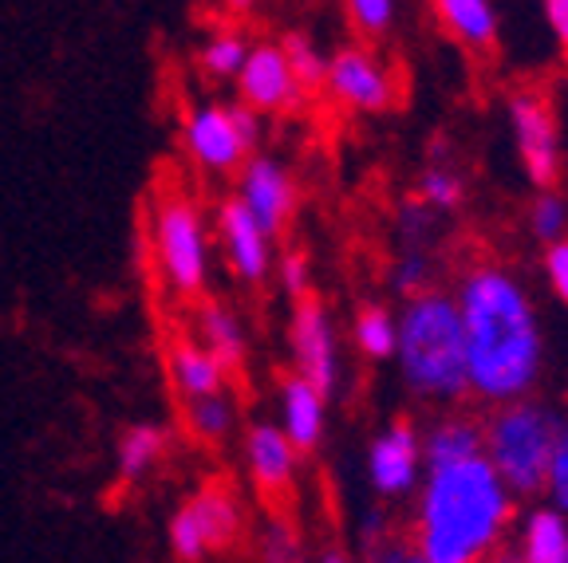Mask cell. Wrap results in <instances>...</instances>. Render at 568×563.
<instances>
[{
    "label": "cell",
    "mask_w": 568,
    "mask_h": 563,
    "mask_svg": "<svg viewBox=\"0 0 568 563\" xmlns=\"http://www.w3.org/2000/svg\"><path fill=\"white\" fill-rule=\"evenodd\" d=\"M454 299L466 327L470 395L489 406L529 398L545 375V327L517 273L494 260L474 265Z\"/></svg>",
    "instance_id": "6da1fadb"
},
{
    "label": "cell",
    "mask_w": 568,
    "mask_h": 563,
    "mask_svg": "<svg viewBox=\"0 0 568 563\" xmlns=\"http://www.w3.org/2000/svg\"><path fill=\"white\" fill-rule=\"evenodd\" d=\"M517 497L486 458L426 469L415 489L410 544L426 563H481L506 544Z\"/></svg>",
    "instance_id": "7a4b0ae2"
},
{
    "label": "cell",
    "mask_w": 568,
    "mask_h": 563,
    "mask_svg": "<svg viewBox=\"0 0 568 563\" xmlns=\"http://www.w3.org/2000/svg\"><path fill=\"white\" fill-rule=\"evenodd\" d=\"M399 379L423 402L454 406L470 395L466 375V327H462L458 299L450 291H423L410 296L399 311Z\"/></svg>",
    "instance_id": "3957f363"
},
{
    "label": "cell",
    "mask_w": 568,
    "mask_h": 563,
    "mask_svg": "<svg viewBox=\"0 0 568 563\" xmlns=\"http://www.w3.org/2000/svg\"><path fill=\"white\" fill-rule=\"evenodd\" d=\"M560 418L541 398H517V402L494 406L486 418V449L481 458L506 481L517 501H537L545 493L552 446H557Z\"/></svg>",
    "instance_id": "277c9868"
},
{
    "label": "cell",
    "mask_w": 568,
    "mask_h": 563,
    "mask_svg": "<svg viewBox=\"0 0 568 563\" xmlns=\"http://www.w3.org/2000/svg\"><path fill=\"white\" fill-rule=\"evenodd\" d=\"M210 225L194 197L162 194L151 213V256L162 288L178 299H197L210 284Z\"/></svg>",
    "instance_id": "5b68a950"
},
{
    "label": "cell",
    "mask_w": 568,
    "mask_h": 563,
    "mask_svg": "<svg viewBox=\"0 0 568 563\" xmlns=\"http://www.w3.org/2000/svg\"><path fill=\"white\" fill-rule=\"evenodd\" d=\"M261 142V115L245 103H197L182 115V150L197 170L237 174Z\"/></svg>",
    "instance_id": "8992f818"
},
{
    "label": "cell",
    "mask_w": 568,
    "mask_h": 563,
    "mask_svg": "<svg viewBox=\"0 0 568 563\" xmlns=\"http://www.w3.org/2000/svg\"><path fill=\"white\" fill-rule=\"evenodd\" d=\"M245 536V509L225 484H205L170 516V552L182 563H205L217 552H233Z\"/></svg>",
    "instance_id": "52a82bcc"
},
{
    "label": "cell",
    "mask_w": 568,
    "mask_h": 563,
    "mask_svg": "<svg viewBox=\"0 0 568 563\" xmlns=\"http://www.w3.org/2000/svg\"><path fill=\"white\" fill-rule=\"evenodd\" d=\"M509 131H514L517 162L537 190H557L565 177V134L560 115L545 91H514L506 103Z\"/></svg>",
    "instance_id": "ba28073f"
},
{
    "label": "cell",
    "mask_w": 568,
    "mask_h": 563,
    "mask_svg": "<svg viewBox=\"0 0 568 563\" xmlns=\"http://www.w3.org/2000/svg\"><path fill=\"white\" fill-rule=\"evenodd\" d=\"M324 91H328L339 106L355 111V115H383V111H390L395 99H399L390 68L372 48H359V44H347L328 55Z\"/></svg>",
    "instance_id": "9c48e42d"
},
{
    "label": "cell",
    "mask_w": 568,
    "mask_h": 563,
    "mask_svg": "<svg viewBox=\"0 0 568 563\" xmlns=\"http://www.w3.org/2000/svg\"><path fill=\"white\" fill-rule=\"evenodd\" d=\"M288 347H293V375L328 395L339 387V339L332 311L320 304L316 296H304L293 304V319H288Z\"/></svg>",
    "instance_id": "30bf717a"
},
{
    "label": "cell",
    "mask_w": 568,
    "mask_h": 563,
    "mask_svg": "<svg viewBox=\"0 0 568 563\" xmlns=\"http://www.w3.org/2000/svg\"><path fill=\"white\" fill-rule=\"evenodd\" d=\"M423 433L410 418L387 422L367 446V484L383 501H403L423 484Z\"/></svg>",
    "instance_id": "8fae6325"
},
{
    "label": "cell",
    "mask_w": 568,
    "mask_h": 563,
    "mask_svg": "<svg viewBox=\"0 0 568 563\" xmlns=\"http://www.w3.org/2000/svg\"><path fill=\"white\" fill-rule=\"evenodd\" d=\"M233 83H237V103H245L257 115H296L308 99V91L301 88V80L284 60L281 44L248 48L245 68Z\"/></svg>",
    "instance_id": "7c38bea8"
},
{
    "label": "cell",
    "mask_w": 568,
    "mask_h": 563,
    "mask_svg": "<svg viewBox=\"0 0 568 563\" xmlns=\"http://www.w3.org/2000/svg\"><path fill=\"white\" fill-rule=\"evenodd\" d=\"M273 233L261 229V221L237 202V197H225L222 209H217V245H222L225 268L237 276L241 284L257 288L268 280L276 265V245Z\"/></svg>",
    "instance_id": "4fadbf2b"
},
{
    "label": "cell",
    "mask_w": 568,
    "mask_h": 563,
    "mask_svg": "<svg viewBox=\"0 0 568 563\" xmlns=\"http://www.w3.org/2000/svg\"><path fill=\"white\" fill-rule=\"evenodd\" d=\"M233 197H237V202L261 221V229L273 233V237L293 225L296 202H301L293 174L276 158H265V154H253V158L237 170V194Z\"/></svg>",
    "instance_id": "5bb4252c"
},
{
    "label": "cell",
    "mask_w": 568,
    "mask_h": 563,
    "mask_svg": "<svg viewBox=\"0 0 568 563\" xmlns=\"http://www.w3.org/2000/svg\"><path fill=\"white\" fill-rule=\"evenodd\" d=\"M245 469L248 481L257 484V493L276 501V497L293 493L301 453L276 422H253L245 430Z\"/></svg>",
    "instance_id": "9a60e30c"
},
{
    "label": "cell",
    "mask_w": 568,
    "mask_h": 563,
    "mask_svg": "<svg viewBox=\"0 0 568 563\" xmlns=\"http://www.w3.org/2000/svg\"><path fill=\"white\" fill-rule=\"evenodd\" d=\"M276 426L293 441L301 458L316 453L324 433H328V395H320L301 375H288L276 387Z\"/></svg>",
    "instance_id": "2e32d148"
},
{
    "label": "cell",
    "mask_w": 568,
    "mask_h": 563,
    "mask_svg": "<svg viewBox=\"0 0 568 563\" xmlns=\"http://www.w3.org/2000/svg\"><path fill=\"white\" fill-rule=\"evenodd\" d=\"M166 375H170V387H174V395L182 398V402L217 395V390H225V382H230V370L213 359L194 335H190V339H174V347H170V355H166Z\"/></svg>",
    "instance_id": "e0dca14e"
},
{
    "label": "cell",
    "mask_w": 568,
    "mask_h": 563,
    "mask_svg": "<svg viewBox=\"0 0 568 563\" xmlns=\"http://www.w3.org/2000/svg\"><path fill=\"white\" fill-rule=\"evenodd\" d=\"M194 339L222 362L230 375H237L248 359V339H245V324L237 319V311L222 299H205L197 304L194 316Z\"/></svg>",
    "instance_id": "ac0fdd59"
},
{
    "label": "cell",
    "mask_w": 568,
    "mask_h": 563,
    "mask_svg": "<svg viewBox=\"0 0 568 563\" xmlns=\"http://www.w3.org/2000/svg\"><path fill=\"white\" fill-rule=\"evenodd\" d=\"M486 449V426L478 418L450 410V414L438 418L430 430L423 433V461L426 469H443V465H458V461L481 458Z\"/></svg>",
    "instance_id": "d6986e66"
},
{
    "label": "cell",
    "mask_w": 568,
    "mask_h": 563,
    "mask_svg": "<svg viewBox=\"0 0 568 563\" xmlns=\"http://www.w3.org/2000/svg\"><path fill=\"white\" fill-rule=\"evenodd\" d=\"M438 24L454 35L466 52H494L501 35V17L494 0H430Z\"/></svg>",
    "instance_id": "ffe728a7"
},
{
    "label": "cell",
    "mask_w": 568,
    "mask_h": 563,
    "mask_svg": "<svg viewBox=\"0 0 568 563\" xmlns=\"http://www.w3.org/2000/svg\"><path fill=\"white\" fill-rule=\"evenodd\" d=\"M517 552L525 563H568V516L552 504H532L517 529Z\"/></svg>",
    "instance_id": "44dd1931"
},
{
    "label": "cell",
    "mask_w": 568,
    "mask_h": 563,
    "mask_svg": "<svg viewBox=\"0 0 568 563\" xmlns=\"http://www.w3.org/2000/svg\"><path fill=\"white\" fill-rule=\"evenodd\" d=\"M170 449V430L154 422L126 426L123 438L115 446V469L126 484H139L142 477H151L159 469V461L166 458Z\"/></svg>",
    "instance_id": "7402d4cb"
},
{
    "label": "cell",
    "mask_w": 568,
    "mask_h": 563,
    "mask_svg": "<svg viewBox=\"0 0 568 563\" xmlns=\"http://www.w3.org/2000/svg\"><path fill=\"white\" fill-rule=\"evenodd\" d=\"M352 344L367 362L395 359V347H399V316H395L387 304H364L352 319Z\"/></svg>",
    "instance_id": "603a6c76"
},
{
    "label": "cell",
    "mask_w": 568,
    "mask_h": 563,
    "mask_svg": "<svg viewBox=\"0 0 568 563\" xmlns=\"http://www.w3.org/2000/svg\"><path fill=\"white\" fill-rule=\"evenodd\" d=\"M182 410H186V430L202 446H222L237 430V398L230 395V387L217 395L190 398V402H182Z\"/></svg>",
    "instance_id": "cb8c5ba5"
},
{
    "label": "cell",
    "mask_w": 568,
    "mask_h": 563,
    "mask_svg": "<svg viewBox=\"0 0 568 563\" xmlns=\"http://www.w3.org/2000/svg\"><path fill=\"white\" fill-rule=\"evenodd\" d=\"M248 40L237 28H213L197 48V68L210 83H233L248 60Z\"/></svg>",
    "instance_id": "d4e9b609"
},
{
    "label": "cell",
    "mask_w": 568,
    "mask_h": 563,
    "mask_svg": "<svg viewBox=\"0 0 568 563\" xmlns=\"http://www.w3.org/2000/svg\"><path fill=\"white\" fill-rule=\"evenodd\" d=\"M359 544H364L359 563H426L415 552L410 536L390 529V520L379 509L364 512V520H359Z\"/></svg>",
    "instance_id": "484cf974"
},
{
    "label": "cell",
    "mask_w": 568,
    "mask_h": 563,
    "mask_svg": "<svg viewBox=\"0 0 568 563\" xmlns=\"http://www.w3.org/2000/svg\"><path fill=\"white\" fill-rule=\"evenodd\" d=\"M418 202L430 213H458L462 202H466V182L462 174L450 166L446 154H430V166L418 174Z\"/></svg>",
    "instance_id": "4316f807"
},
{
    "label": "cell",
    "mask_w": 568,
    "mask_h": 563,
    "mask_svg": "<svg viewBox=\"0 0 568 563\" xmlns=\"http://www.w3.org/2000/svg\"><path fill=\"white\" fill-rule=\"evenodd\" d=\"M529 233L541 240L545 248L568 237V197L560 190H537L529 202Z\"/></svg>",
    "instance_id": "83f0119b"
},
{
    "label": "cell",
    "mask_w": 568,
    "mask_h": 563,
    "mask_svg": "<svg viewBox=\"0 0 568 563\" xmlns=\"http://www.w3.org/2000/svg\"><path fill=\"white\" fill-rule=\"evenodd\" d=\"M281 52L293 68V75L301 80L304 91H316L324 88V71H328V55L320 52V44L312 40L308 32H288L281 40Z\"/></svg>",
    "instance_id": "f1b7e54d"
},
{
    "label": "cell",
    "mask_w": 568,
    "mask_h": 563,
    "mask_svg": "<svg viewBox=\"0 0 568 563\" xmlns=\"http://www.w3.org/2000/svg\"><path fill=\"white\" fill-rule=\"evenodd\" d=\"M430 280H435V256H430V248H399L395 265H390V288L399 291L403 299H410L430 291Z\"/></svg>",
    "instance_id": "f546056e"
},
{
    "label": "cell",
    "mask_w": 568,
    "mask_h": 563,
    "mask_svg": "<svg viewBox=\"0 0 568 563\" xmlns=\"http://www.w3.org/2000/svg\"><path fill=\"white\" fill-rule=\"evenodd\" d=\"M344 12L364 40H383V35L395 28L399 0H344Z\"/></svg>",
    "instance_id": "4dcf8cb0"
},
{
    "label": "cell",
    "mask_w": 568,
    "mask_h": 563,
    "mask_svg": "<svg viewBox=\"0 0 568 563\" xmlns=\"http://www.w3.org/2000/svg\"><path fill=\"white\" fill-rule=\"evenodd\" d=\"M435 221L438 213H430L423 202H407L399 205V217H395V237H399V248H426L430 237H435Z\"/></svg>",
    "instance_id": "1f68e13d"
},
{
    "label": "cell",
    "mask_w": 568,
    "mask_h": 563,
    "mask_svg": "<svg viewBox=\"0 0 568 563\" xmlns=\"http://www.w3.org/2000/svg\"><path fill=\"white\" fill-rule=\"evenodd\" d=\"M257 555H261V563H304L301 536H296L284 520H268L257 540Z\"/></svg>",
    "instance_id": "d6a6232c"
},
{
    "label": "cell",
    "mask_w": 568,
    "mask_h": 563,
    "mask_svg": "<svg viewBox=\"0 0 568 563\" xmlns=\"http://www.w3.org/2000/svg\"><path fill=\"white\" fill-rule=\"evenodd\" d=\"M545 501L557 512L568 516V414L560 418L557 430V446H552V461H549V477H545Z\"/></svg>",
    "instance_id": "836d02e7"
},
{
    "label": "cell",
    "mask_w": 568,
    "mask_h": 563,
    "mask_svg": "<svg viewBox=\"0 0 568 563\" xmlns=\"http://www.w3.org/2000/svg\"><path fill=\"white\" fill-rule=\"evenodd\" d=\"M281 284H284V291L293 296V304L308 296V288H312V256L304 253V248H293V253L281 256Z\"/></svg>",
    "instance_id": "e575fe53"
},
{
    "label": "cell",
    "mask_w": 568,
    "mask_h": 563,
    "mask_svg": "<svg viewBox=\"0 0 568 563\" xmlns=\"http://www.w3.org/2000/svg\"><path fill=\"white\" fill-rule=\"evenodd\" d=\"M541 268H545V284H549L552 299H557L560 308H568V237L545 248Z\"/></svg>",
    "instance_id": "d590c367"
},
{
    "label": "cell",
    "mask_w": 568,
    "mask_h": 563,
    "mask_svg": "<svg viewBox=\"0 0 568 563\" xmlns=\"http://www.w3.org/2000/svg\"><path fill=\"white\" fill-rule=\"evenodd\" d=\"M545 24H549V35L557 40V48L568 55V0H541Z\"/></svg>",
    "instance_id": "8d00e7d4"
},
{
    "label": "cell",
    "mask_w": 568,
    "mask_h": 563,
    "mask_svg": "<svg viewBox=\"0 0 568 563\" xmlns=\"http://www.w3.org/2000/svg\"><path fill=\"white\" fill-rule=\"evenodd\" d=\"M481 563H525V560H521V552H517V544H509V540H506V544L494 547V552H489Z\"/></svg>",
    "instance_id": "74e56055"
},
{
    "label": "cell",
    "mask_w": 568,
    "mask_h": 563,
    "mask_svg": "<svg viewBox=\"0 0 568 563\" xmlns=\"http://www.w3.org/2000/svg\"><path fill=\"white\" fill-rule=\"evenodd\" d=\"M217 4H222V9L230 12V17H248V12L257 9L261 0H217Z\"/></svg>",
    "instance_id": "f35d334b"
},
{
    "label": "cell",
    "mask_w": 568,
    "mask_h": 563,
    "mask_svg": "<svg viewBox=\"0 0 568 563\" xmlns=\"http://www.w3.org/2000/svg\"><path fill=\"white\" fill-rule=\"evenodd\" d=\"M316 563H359V560H352V555H347L344 547H324Z\"/></svg>",
    "instance_id": "ab89813d"
}]
</instances>
